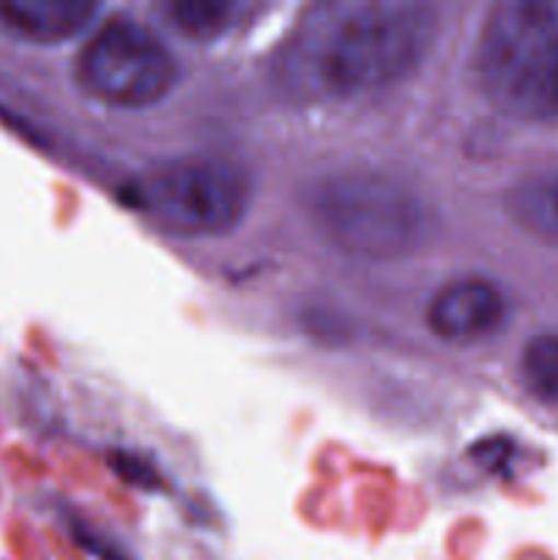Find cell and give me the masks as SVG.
Segmentation results:
<instances>
[{"label": "cell", "mask_w": 558, "mask_h": 560, "mask_svg": "<svg viewBox=\"0 0 558 560\" xmlns=\"http://www.w3.org/2000/svg\"><path fill=\"white\" fill-rule=\"evenodd\" d=\"M438 36V14L408 0H337L306 11L282 44L277 77L299 98H350L414 74Z\"/></svg>", "instance_id": "obj_1"}, {"label": "cell", "mask_w": 558, "mask_h": 560, "mask_svg": "<svg viewBox=\"0 0 558 560\" xmlns=\"http://www.w3.org/2000/svg\"><path fill=\"white\" fill-rule=\"evenodd\" d=\"M481 91L503 115L528 124L558 120V0H503L476 44Z\"/></svg>", "instance_id": "obj_2"}, {"label": "cell", "mask_w": 558, "mask_h": 560, "mask_svg": "<svg viewBox=\"0 0 558 560\" xmlns=\"http://www.w3.org/2000/svg\"><path fill=\"white\" fill-rule=\"evenodd\" d=\"M310 211L337 249L370 260L414 255L430 244L435 224L419 191L370 170H345L317 180Z\"/></svg>", "instance_id": "obj_3"}, {"label": "cell", "mask_w": 558, "mask_h": 560, "mask_svg": "<svg viewBox=\"0 0 558 560\" xmlns=\"http://www.w3.org/2000/svg\"><path fill=\"white\" fill-rule=\"evenodd\" d=\"M131 200L175 235L206 238L233 230L252 202V180L230 159L189 156L148 170Z\"/></svg>", "instance_id": "obj_4"}, {"label": "cell", "mask_w": 558, "mask_h": 560, "mask_svg": "<svg viewBox=\"0 0 558 560\" xmlns=\"http://www.w3.org/2000/svg\"><path fill=\"white\" fill-rule=\"evenodd\" d=\"M74 74L88 96L135 109L167 96L178 66L156 33L129 16H115L88 38Z\"/></svg>", "instance_id": "obj_5"}, {"label": "cell", "mask_w": 558, "mask_h": 560, "mask_svg": "<svg viewBox=\"0 0 558 560\" xmlns=\"http://www.w3.org/2000/svg\"><path fill=\"white\" fill-rule=\"evenodd\" d=\"M509 315L501 288L479 277L441 284L427 306V326L446 342H479L503 328Z\"/></svg>", "instance_id": "obj_6"}, {"label": "cell", "mask_w": 558, "mask_h": 560, "mask_svg": "<svg viewBox=\"0 0 558 560\" xmlns=\"http://www.w3.org/2000/svg\"><path fill=\"white\" fill-rule=\"evenodd\" d=\"M96 11L93 0H0V25L27 42L55 44L77 36Z\"/></svg>", "instance_id": "obj_7"}, {"label": "cell", "mask_w": 558, "mask_h": 560, "mask_svg": "<svg viewBox=\"0 0 558 560\" xmlns=\"http://www.w3.org/2000/svg\"><path fill=\"white\" fill-rule=\"evenodd\" d=\"M509 219L542 244H558V167L518 180L503 197Z\"/></svg>", "instance_id": "obj_8"}, {"label": "cell", "mask_w": 558, "mask_h": 560, "mask_svg": "<svg viewBox=\"0 0 558 560\" xmlns=\"http://www.w3.org/2000/svg\"><path fill=\"white\" fill-rule=\"evenodd\" d=\"M520 377L531 397L558 405V334H536L525 342Z\"/></svg>", "instance_id": "obj_9"}, {"label": "cell", "mask_w": 558, "mask_h": 560, "mask_svg": "<svg viewBox=\"0 0 558 560\" xmlns=\"http://www.w3.org/2000/svg\"><path fill=\"white\" fill-rule=\"evenodd\" d=\"M167 11L184 33L197 38H211L233 25L239 5L228 3V0H181V3L167 5Z\"/></svg>", "instance_id": "obj_10"}, {"label": "cell", "mask_w": 558, "mask_h": 560, "mask_svg": "<svg viewBox=\"0 0 558 560\" xmlns=\"http://www.w3.org/2000/svg\"><path fill=\"white\" fill-rule=\"evenodd\" d=\"M115 468H118L120 476H124L126 481H131V485L153 487V481H159L156 474L151 470V465H142L140 459L131 457V454H120V457H115Z\"/></svg>", "instance_id": "obj_11"}, {"label": "cell", "mask_w": 558, "mask_h": 560, "mask_svg": "<svg viewBox=\"0 0 558 560\" xmlns=\"http://www.w3.org/2000/svg\"><path fill=\"white\" fill-rule=\"evenodd\" d=\"M104 560H126V558H120V556H113V552H104Z\"/></svg>", "instance_id": "obj_12"}]
</instances>
